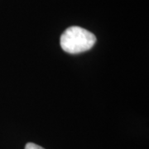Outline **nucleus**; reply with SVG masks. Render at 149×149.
<instances>
[{"instance_id":"nucleus-1","label":"nucleus","mask_w":149,"mask_h":149,"mask_svg":"<svg viewBox=\"0 0 149 149\" xmlns=\"http://www.w3.org/2000/svg\"><path fill=\"white\" fill-rule=\"evenodd\" d=\"M96 42V37L85 28L73 26L67 28L60 39L62 50L70 54L89 51Z\"/></svg>"},{"instance_id":"nucleus-2","label":"nucleus","mask_w":149,"mask_h":149,"mask_svg":"<svg viewBox=\"0 0 149 149\" xmlns=\"http://www.w3.org/2000/svg\"><path fill=\"white\" fill-rule=\"evenodd\" d=\"M25 149H45L42 148L41 146L33 143H28L25 146Z\"/></svg>"}]
</instances>
